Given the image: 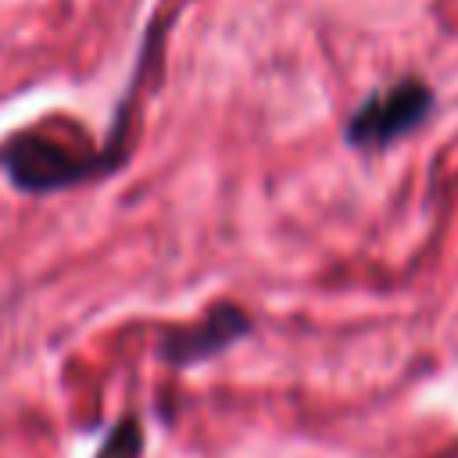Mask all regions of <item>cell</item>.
Masks as SVG:
<instances>
[{
  "mask_svg": "<svg viewBox=\"0 0 458 458\" xmlns=\"http://www.w3.org/2000/svg\"><path fill=\"white\" fill-rule=\"evenodd\" d=\"M0 165L18 190L50 193V190H64V186H75V182L111 172L118 165V157H111V154L79 157L43 132H21L4 147Z\"/></svg>",
  "mask_w": 458,
  "mask_h": 458,
  "instance_id": "obj_1",
  "label": "cell"
},
{
  "mask_svg": "<svg viewBox=\"0 0 458 458\" xmlns=\"http://www.w3.org/2000/svg\"><path fill=\"white\" fill-rule=\"evenodd\" d=\"M433 111V89L419 79H401L365 97L344 125V136L358 150H383L394 140L419 129Z\"/></svg>",
  "mask_w": 458,
  "mask_h": 458,
  "instance_id": "obj_2",
  "label": "cell"
},
{
  "mask_svg": "<svg viewBox=\"0 0 458 458\" xmlns=\"http://www.w3.org/2000/svg\"><path fill=\"white\" fill-rule=\"evenodd\" d=\"M247 333H250V318L236 304H215L197 326L168 329L157 344V354L168 365H193V361H204V358L233 347Z\"/></svg>",
  "mask_w": 458,
  "mask_h": 458,
  "instance_id": "obj_3",
  "label": "cell"
},
{
  "mask_svg": "<svg viewBox=\"0 0 458 458\" xmlns=\"http://www.w3.org/2000/svg\"><path fill=\"white\" fill-rule=\"evenodd\" d=\"M140 454H143V433L136 419H122L97 451V458H140Z\"/></svg>",
  "mask_w": 458,
  "mask_h": 458,
  "instance_id": "obj_4",
  "label": "cell"
}]
</instances>
